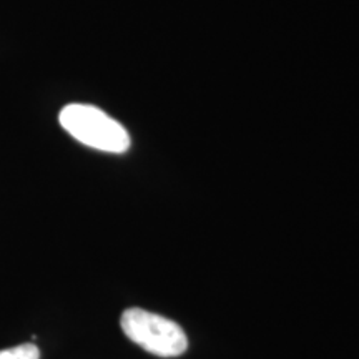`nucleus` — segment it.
<instances>
[{
  "label": "nucleus",
  "instance_id": "nucleus-1",
  "mask_svg": "<svg viewBox=\"0 0 359 359\" xmlns=\"http://www.w3.org/2000/svg\"><path fill=\"white\" fill-rule=\"evenodd\" d=\"M58 122L75 140L95 150L125 154L130 148V135L123 125L93 105L70 103L62 109Z\"/></svg>",
  "mask_w": 359,
  "mask_h": 359
},
{
  "label": "nucleus",
  "instance_id": "nucleus-2",
  "mask_svg": "<svg viewBox=\"0 0 359 359\" xmlns=\"http://www.w3.org/2000/svg\"><path fill=\"white\" fill-rule=\"evenodd\" d=\"M120 326L128 339L155 356H182L188 348L187 334L182 326L145 309L130 308L123 311Z\"/></svg>",
  "mask_w": 359,
  "mask_h": 359
},
{
  "label": "nucleus",
  "instance_id": "nucleus-3",
  "mask_svg": "<svg viewBox=\"0 0 359 359\" xmlns=\"http://www.w3.org/2000/svg\"><path fill=\"white\" fill-rule=\"evenodd\" d=\"M0 359H40V349L32 343L19 344L0 351Z\"/></svg>",
  "mask_w": 359,
  "mask_h": 359
}]
</instances>
